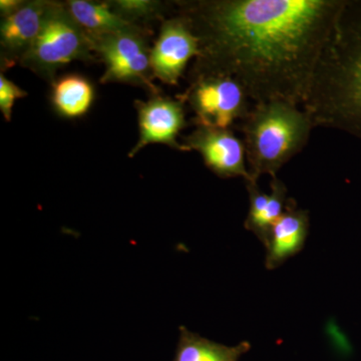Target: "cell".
Here are the masks:
<instances>
[{
	"label": "cell",
	"mask_w": 361,
	"mask_h": 361,
	"mask_svg": "<svg viewBox=\"0 0 361 361\" xmlns=\"http://www.w3.org/2000/svg\"><path fill=\"white\" fill-rule=\"evenodd\" d=\"M200 56L190 73H219L252 103L302 106L344 0H182Z\"/></svg>",
	"instance_id": "6da1fadb"
},
{
	"label": "cell",
	"mask_w": 361,
	"mask_h": 361,
	"mask_svg": "<svg viewBox=\"0 0 361 361\" xmlns=\"http://www.w3.org/2000/svg\"><path fill=\"white\" fill-rule=\"evenodd\" d=\"M302 108L314 128L361 140V0H344Z\"/></svg>",
	"instance_id": "7a4b0ae2"
},
{
	"label": "cell",
	"mask_w": 361,
	"mask_h": 361,
	"mask_svg": "<svg viewBox=\"0 0 361 361\" xmlns=\"http://www.w3.org/2000/svg\"><path fill=\"white\" fill-rule=\"evenodd\" d=\"M235 129L243 135L250 180L263 175L277 177L278 171L303 151L314 129L302 106L273 101L253 104Z\"/></svg>",
	"instance_id": "3957f363"
},
{
	"label": "cell",
	"mask_w": 361,
	"mask_h": 361,
	"mask_svg": "<svg viewBox=\"0 0 361 361\" xmlns=\"http://www.w3.org/2000/svg\"><path fill=\"white\" fill-rule=\"evenodd\" d=\"M97 59L92 40L71 18L63 1L51 0L44 26L20 66L51 84L59 68L73 61Z\"/></svg>",
	"instance_id": "277c9868"
},
{
	"label": "cell",
	"mask_w": 361,
	"mask_h": 361,
	"mask_svg": "<svg viewBox=\"0 0 361 361\" xmlns=\"http://www.w3.org/2000/svg\"><path fill=\"white\" fill-rule=\"evenodd\" d=\"M177 97L193 111L196 127L233 129L253 106L238 82L219 73H190L187 90Z\"/></svg>",
	"instance_id": "5b68a950"
},
{
	"label": "cell",
	"mask_w": 361,
	"mask_h": 361,
	"mask_svg": "<svg viewBox=\"0 0 361 361\" xmlns=\"http://www.w3.org/2000/svg\"><path fill=\"white\" fill-rule=\"evenodd\" d=\"M151 35L148 27H137L92 40L94 54L104 65L99 82L133 85L149 94L161 92L152 71Z\"/></svg>",
	"instance_id": "8992f818"
},
{
	"label": "cell",
	"mask_w": 361,
	"mask_h": 361,
	"mask_svg": "<svg viewBox=\"0 0 361 361\" xmlns=\"http://www.w3.org/2000/svg\"><path fill=\"white\" fill-rule=\"evenodd\" d=\"M139 137L129 152V158L149 145H166L176 151L187 152L178 141L180 133L188 127L186 104L179 97H171L158 92L149 94L146 101L135 99Z\"/></svg>",
	"instance_id": "52a82bcc"
},
{
	"label": "cell",
	"mask_w": 361,
	"mask_h": 361,
	"mask_svg": "<svg viewBox=\"0 0 361 361\" xmlns=\"http://www.w3.org/2000/svg\"><path fill=\"white\" fill-rule=\"evenodd\" d=\"M200 56V42L191 23L182 14L161 21L151 51L154 78L168 85H179L192 59Z\"/></svg>",
	"instance_id": "ba28073f"
},
{
	"label": "cell",
	"mask_w": 361,
	"mask_h": 361,
	"mask_svg": "<svg viewBox=\"0 0 361 361\" xmlns=\"http://www.w3.org/2000/svg\"><path fill=\"white\" fill-rule=\"evenodd\" d=\"M182 141L186 151L198 152L206 167L218 177L250 180L243 140L233 129L196 127Z\"/></svg>",
	"instance_id": "9c48e42d"
},
{
	"label": "cell",
	"mask_w": 361,
	"mask_h": 361,
	"mask_svg": "<svg viewBox=\"0 0 361 361\" xmlns=\"http://www.w3.org/2000/svg\"><path fill=\"white\" fill-rule=\"evenodd\" d=\"M51 0H25L16 13L0 23V68L1 73L20 66L44 26Z\"/></svg>",
	"instance_id": "30bf717a"
},
{
	"label": "cell",
	"mask_w": 361,
	"mask_h": 361,
	"mask_svg": "<svg viewBox=\"0 0 361 361\" xmlns=\"http://www.w3.org/2000/svg\"><path fill=\"white\" fill-rule=\"evenodd\" d=\"M310 213L289 199L281 217L271 228L266 246L265 265L273 270L302 250L310 232Z\"/></svg>",
	"instance_id": "8fae6325"
},
{
	"label": "cell",
	"mask_w": 361,
	"mask_h": 361,
	"mask_svg": "<svg viewBox=\"0 0 361 361\" xmlns=\"http://www.w3.org/2000/svg\"><path fill=\"white\" fill-rule=\"evenodd\" d=\"M245 184L249 195L245 228L265 244L271 228L281 217L288 204L287 188L278 177L272 178L271 180L270 194L263 192L255 180H246Z\"/></svg>",
	"instance_id": "7c38bea8"
},
{
	"label": "cell",
	"mask_w": 361,
	"mask_h": 361,
	"mask_svg": "<svg viewBox=\"0 0 361 361\" xmlns=\"http://www.w3.org/2000/svg\"><path fill=\"white\" fill-rule=\"evenodd\" d=\"M51 108L59 116L68 120L82 118L96 99V87L84 75L71 73L58 77L51 84Z\"/></svg>",
	"instance_id": "4fadbf2b"
},
{
	"label": "cell",
	"mask_w": 361,
	"mask_h": 361,
	"mask_svg": "<svg viewBox=\"0 0 361 361\" xmlns=\"http://www.w3.org/2000/svg\"><path fill=\"white\" fill-rule=\"evenodd\" d=\"M71 18L94 40L104 35L142 27L128 23L113 11L106 1L66 0L63 1Z\"/></svg>",
	"instance_id": "5bb4252c"
},
{
	"label": "cell",
	"mask_w": 361,
	"mask_h": 361,
	"mask_svg": "<svg viewBox=\"0 0 361 361\" xmlns=\"http://www.w3.org/2000/svg\"><path fill=\"white\" fill-rule=\"evenodd\" d=\"M249 349L250 344L247 341L227 346L180 327L175 361H239Z\"/></svg>",
	"instance_id": "9a60e30c"
},
{
	"label": "cell",
	"mask_w": 361,
	"mask_h": 361,
	"mask_svg": "<svg viewBox=\"0 0 361 361\" xmlns=\"http://www.w3.org/2000/svg\"><path fill=\"white\" fill-rule=\"evenodd\" d=\"M113 11L132 25L147 27L153 21L166 20L174 2L159 0H108Z\"/></svg>",
	"instance_id": "2e32d148"
},
{
	"label": "cell",
	"mask_w": 361,
	"mask_h": 361,
	"mask_svg": "<svg viewBox=\"0 0 361 361\" xmlns=\"http://www.w3.org/2000/svg\"><path fill=\"white\" fill-rule=\"evenodd\" d=\"M27 97V92L7 78L4 73L0 75V111L7 123L13 120V106L16 99Z\"/></svg>",
	"instance_id": "e0dca14e"
},
{
	"label": "cell",
	"mask_w": 361,
	"mask_h": 361,
	"mask_svg": "<svg viewBox=\"0 0 361 361\" xmlns=\"http://www.w3.org/2000/svg\"><path fill=\"white\" fill-rule=\"evenodd\" d=\"M25 0H1L0 1V16L1 18H7L20 11Z\"/></svg>",
	"instance_id": "ac0fdd59"
}]
</instances>
